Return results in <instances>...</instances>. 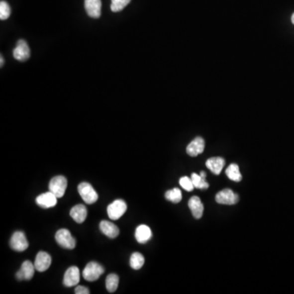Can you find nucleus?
<instances>
[{"instance_id": "1", "label": "nucleus", "mask_w": 294, "mask_h": 294, "mask_svg": "<svg viewBox=\"0 0 294 294\" xmlns=\"http://www.w3.org/2000/svg\"><path fill=\"white\" fill-rule=\"evenodd\" d=\"M105 272L101 265L98 262H91L88 263L87 266L85 267L83 272V277L85 278V281L89 282H94L98 281L100 278V276Z\"/></svg>"}, {"instance_id": "2", "label": "nucleus", "mask_w": 294, "mask_h": 294, "mask_svg": "<svg viewBox=\"0 0 294 294\" xmlns=\"http://www.w3.org/2000/svg\"><path fill=\"white\" fill-rule=\"evenodd\" d=\"M55 239L60 246L66 249H73L76 248V240L71 235V232L66 229H61L56 233Z\"/></svg>"}, {"instance_id": "3", "label": "nucleus", "mask_w": 294, "mask_h": 294, "mask_svg": "<svg viewBox=\"0 0 294 294\" xmlns=\"http://www.w3.org/2000/svg\"><path fill=\"white\" fill-rule=\"evenodd\" d=\"M78 192L85 203L93 204L96 203L98 199V195L96 191L92 187L91 184L88 183H80L78 187Z\"/></svg>"}, {"instance_id": "4", "label": "nucleus", "mask_w": 294, "mask_h": 294, "mask_svg": "<svg viewBox=\"0 0 294 294\" xmlns=\"http://www.w3.org/2000/svg\"><path fill=\"white\" fill-rule=\"evenodd\" d=\"M48 187L49 191L57 196V198H62L64 196L67 188V180L64 176H56L52 178Z\"/></svg>"}, {"instance_id": "5", "label": "nucleus", "mask_w": 294, "mask_h": 294, "mask_svg": "<svg viewBox=\"0 0 294 294\" xmlns=\"http://www.w3.org/2000/svg\"><path fill=\"white\" fill-rule=\"evenodd\" d=\"M128 206L123 199H116L107 207V214L111 220H118L125 213Z\"/></svg>"}, {"instance_id": "6", "label": "nucleus", "mask_w": 294, "mask_h": 294, "mask_svg": "<svg viewBox=\"0 0 294 294\" xmlns=\"http://www.w3.org/2000/svg\"><path fill=\"white\" fill-rule=\"evenodd\" d=\"M216 201L220 204L234 205L240 200V197L230 189H224L216 195Z\"/></svg>"}, {"instance_id": "7", "label": "nucleus", "mask_w": 294, "mask_h": 294, "mask_svg": "<svg viewBox=\"0 0 294 294\" xmlns=\"http://www.w3.org/2000/svg\"><path fill=\"white\" fill-rule=\"evenodd\" d=\"M10 246L16 252H23L26 250L29 247L27 239L22 231L14 232L10 240Z\"/></svg>"}, {"instance_id": "8", "label": "nucleus", "mask_w": 294, "mask_h": 294, "mask_svg": "<svg viewBox=\"0 0 294 294\" xmlns=\"http://www.w3.org/2000/svg\"><path fill=\"white\" fill-rule=\"evenodd\" d=\"M13 57L19 62H25L30 58V48L25 40H23V39L19 40L16 48H14Z\"/></svg>"}, {"instance_id": "9", "label": "nucleus", "mask_w": 294, "mask_h": 294, "mask_svg": "<svg viewBox=\"0 0 294 294\" xmlns=\"http://www.w3.org/2000/svg\"><path fill=\"white\" fill-rule=\"evenodd\" d=\"M51 263H52L51 256L46 252L40 251L37 254L34 264L37 272H44L50 267Z\"/></svg>"}, {"instance_id": "10", "label": "nucleus", "mask_w": 294, "mask_h": 294, "mask_svg": "<svg viewBox=\"0 0 294 294\" xmlns=\"http://www.w3.org/2000/svg\"><path fill=\"white\" fill-rule=\"evenodd\" d=\"M80 281V270L77 267H71L67 269L64 275L63 284L66 287H73L79 284Z\"/></svg>"}, {"instance_id": "11", "label": "nucleus", "mask_w": 294, "mask_h": 294, "mask_svg": "<svg viewBox=\"0 0 294 294\" xmlns=\"http://www.w3.org/2000/svg\"><path fill=\"white\" fill-rule=\"evenodd\" d=\"M204 147H205L204 140L202 137H197L187 146V153L190 156L196 157L203 152Z\"/></svg>"}, {"instance_id": "12", "label": "nucleus", "mask_w": 294, "mask_h": 294, "mask_svg": "<svg viewBox=\"0 0 294 294\" xmlns=\"http://www.w3.org/2000/svg\"><path fill=\"white\" fill-rule=\"evenodd\" d=\"M57 198H58L57 196L49 191L48 192H46V193L38 196L35 201L39 207L49 208V207H53L57 205Z\"/></svg>"}, {"instance_id": "13", "label": "nucleus", "mask_w": 294, "mask_h": 294, "mask_svg": "<svg viewBox=\"0 0 294 294\" xmlns=\"http://www.w3.org/2000/svg\"><path fill=\"white\" fill-rule=\"evenodd\" d=\"M85 10L92 18H98L101 14V0H85Z\"/></svg>"}, {"instance_id": "14", "label": "nucleus", "mask_w": 294, "mask_h": 294, "mask_svg": "<svg viewBox=\"0 0 294 294\" xmlns=\"http://www.w3.org/2000/svg\"><path fill=\"white\" fill-rule=\"evenodd\" d=\"M188 206H189V208L192 211V215L195 218L200 219L202 217L204 207H203L202 201L198 196H193L190 198Z\"/></svg>"}, {"instance_id": "15", "label": "nucleus", "mask_w": 294, "mask_h": 294, "mask_svg": "<svg viewBox=\"0 0 294 294\" xmlns=\"http://www.w3.org/2000/svg\"><path fill=\"white\" fill-rule=\"evenodd\" d=\"M135 237L139 244H146L152 237L151 228L146 225H140L136 229Z\"/></svg>"}, {"instance_id": "16", "label": "nucleus", "mask_w": 294, "mask_h": 294, "mask_svg": "<svg viewBox=\"0 0 294 294\" xmlns=\"http://www.w3.org/2000/svg\"><path fill=\"white\" fill-rule=\"evenodd\" d=\"M206 166L212 174L219 175L225 166V160L221 157L210 158L206 161Z\"/></svg>"}, {"instance_id": "17", "label": "nucleus", "mask_w": 294, "mask_h": 294, "mask_svg": "<svg viewBox=\"0 0 294 294\" xmlns=\"http://www.w3.org/2000/svg\"><path fill=\"white\" fill-rule=\"evenodd\" d=\"M100 230L104 235L110 239L116 238L119 234V230L117 226L110 221H101L100 222Z\"/></svg>"}, {"instance_id": "18", "label": "nucleus", "mask_w": 294, "mask_h": 294, "mask_svg": "<svg viewBox=\"0 0 294 294\" xmlns=\"http://www.w3.org/2000/svg\"><path fill=\"white\" fill-rule=\"evenodd\" d=\"M70 215L77 223H83L87 217L88 210L84 204H77L71 208Z\"/></svg>"}, {"instance_id": "19", "label": "nucleus", "mask_w": 294, "mask_h": 294, "mask_svg": "<svg viewBox=\"0 0 294 294\" xmlns=\"http://www.w3.org/2000/svg\"><path fill=\"white\" fill-rule=\"evenodd\" d=\"M226 174L230 180L239 183L242 180V175L240 174V168L236 164H231L226 169Z\"/></svg>"}, {"instance_id": "20", "label": "nucleus", "mask_w": 294, "mask_h": 294, "mask_svg": "<svg viewBox=\"0 0 294 294\" xmlns=\"http://www.w3.org/2000/svg\"><path fill=\"white\" fill-rule=\"evenodd\" d=\"M35 270L36 269H35L34 264H33L32 262H30V261H25L21 265L20 271H21L23 276H24V280L30 281L33 278Z\"/></svg>"}, {"instance_id": "21", "label": "nucleus", "mask_w": 294, "mask_h": 294, "mask_svg": "<svg viewBox=\"0 0 294 294\" xmlns=\"http://www.w3.org/2000/svg\"><path fill=\"white\" fill-rule=\"evenodd\" d=\"M119 276L115 274H109L105 280V287L108 292L114 293L119 286Z\"/></svg>"}, {"instance_id": "22", "label": "nucleus", "mask_w": 294, "mask_h": 294, "mask_svg": "<svg viewBox=\"0 0 294 294\" xmlns=\"http://www.w3.org/2000/svg\"><path fill=\"white\" fill-rule=\"evenodd\" d=\"M145 258L140 253H133L130 258V266L133 270H140L143 267Z\"/></svg>"}, {"instance_id": "23", "label": "nucleus", "mask_w": 294, "mask_h": 294, "mask_svg": "<svg viewBox=\"0 0 294 294\" xmlns=\"http://www.w3.org/2000/svg\"><path fill=\"white\" fill-rule=\"evenodd\" d=\"M165 198L167 200L171 201L174 203H178L182 200L183 194H182L180 189L174 188V189L169 190L165 193Z\"/></svg>"}, {"instance_id": "24", "label": "nucleus", "mask_w": 294, "mask_h": 294, "mask_svg": "<svg viewBox=\"0 0 294 294\" xmlns=\"http://www.w3.org/2000/svg\"><path fill=\"white\" fill-rule=\"evenodd\" d=\"M192 180L194 184L195 188L200 190L207 189L209 187V184L205 181V178H202L200 175L193 173L192 174Z\"/></svg>"}, {"instance_id": "25", "label": "nucleus", "mask_w": 294, "mask_h": 294, "mask_svg": "<svg viewBox=\"0 0 294 294\" xmlns=\"http://www.w3.org/2000/svg\"><path fill=\"white\" fill-rule=\"evenodd\" d=\"M130 2L131 0H111L110 9L114 12H118L122 11Z\"/></svg>"}, {"instance_id": "26", "label": "nucleus", "mask_w": 294, "mask_h": 294, "mask_svg": "<svg viewBox=\"0 0 294 294\" xmlns=\"http://www.w3.org/2000/svg\"><path fill=\"white\" fill-rule=\"evenodd\" d=\"M11 15V8L7 2L5 1H1L0 2V19L3 21V20H7Z\"/></svg>"}, {"instance_id": "27", "label": "nucleus", "mask_w": 294, "mask_h": 294, "mask_svg": "<svg viewBox=\"0 0 294 294\" xmlns=\"http://www.w3.org/2000/svg\"><path fill=\"white\" fill-rule=\"evenodd\" d=\"M179 184H180L181 187H183V189L186 190L187 192H192L195 188L192 178H188V177L181 178L180 180H179Z\"/></svg>"}, {"instance_id": "28", "label": "nucleus", "mask_w": 294, "mask_h": 294, "mask_svg": "<svg viewBox=\"0 0 294 294\" xmlns=\"http://www.w3.org/2000/svg\"><path fill=\"white\" fill-rule=\"evenodd\" d=\"M75 293H76V294H90V291H89L88 288L79 285V286H77V287L76 288Z\"/></svg>"}, {"instance_id": "29", "label": "nucleus", "mask_w": 294, "mask_h": 294, "mask_svg": "<svg viewBox=\"0 0 294 294\" xmlns=\"http://www.w3.org/2000/svg\"><path fill=\"white\" fill-rule=\"evenodd\" d=\"M200 176H201V177H202V178H206V177H207V175H206L205 173H204V172H203V171L201 172Z\"/></svg>"}, {"instance_id": "30", "label": "nucleus", "mask_w": 294, "mask_h": 294, "mask_svg": "<svg viewBox=\"0 0 294 294\" xmlns=\"http://www.w3.org/2000/svg\"><path fill=\"white\" fill-rule=\"evenodd\" d=\"M1 66H2V64H3V63H4V59H3V58H2V56H1Z\"/></svg>"}, {"instance_id": "31", "label": "nucleus", "mask_w": 294, "mask_h": 294, "mask_svg": "<svg viewBox=\"0 0 294 294\" xmlns=\"http://www.w3.org/2000/svg\"><path fill=\"white\" fill-rule=\"evenodd\" d=\"M291 21H292V23L294 25V13L292 15V17H291Z\"/></svg>"}]
</instances>
